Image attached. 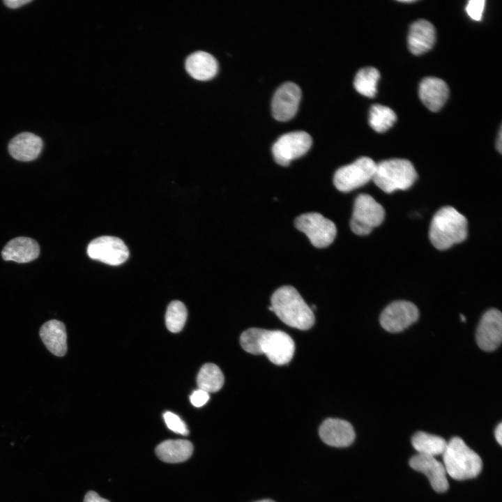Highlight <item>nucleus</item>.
<instances>
[{
	"label": "nucleus",
	"instance_id": "f257e3e1",
	"mask_svg": "<svg viewBox=\"0 0 502 502\" xmlns=\"http://www.w3.org/2000/svg\"><path fill=\"white\" fill-rule=\"evenodd\" d=\"M273 312L285 324L300 330H307L314 323V315L298 291L291 286H283L272 295Z\"/></svg>",
	"mask_w": 502,
	"mask_h": 502
},
{
	"label": "nucleus",
	"instance_id": "f03ea898",
	"mask_svg": "<svg viewBox=\"0 0 502 502\" xmlns=\"http://www.w3.org/2000/svg\"><path fill=\"white\" fill-rule=\"evenodd\" d=\"M467 220L452 206L440 208L434 215L429 231L432 244L438 250H446L464 241L467 236Z\"/></svg>",
	"mask_w": 502,
	"mask_h": 502
},
{
	"label": "nucleus",
	"instance_id": "7ed1b4c3",
	"mask_svg": "<svg viewBox=\"0 0 502 502\" xmlns=\"http://www.w3.org/2000/svg\"><path fill=\"white\" fill-rule=\"evenodd\" d=\"M442 455L447 474L455 480L475 478L482 470L480 456L459 437H454L447 442Z\"/></svg>",
	"mask_w": 502,
	"mask_h": 502
},
{
	"label": "nucleus",
	"instance_id": "20e7f679",
	"mask_svg": "<svg viewBox=\"0 0 502 502\" xmlns=\"http://www.w3.org/2000/svg\"><path fill=\"white\" fill-rule=\"evenodd\" d=\"M417 178L412 163L406 159L393 158L376 164L372 180L386 193L409 188Z\"/></svg>",
	"mask_w": 502,
	"mask_h": 502
},
{
	"label": "nucleus",
	"instance_id": "39448f33",
	"mask_svg": "<svg viewBox=\"0 0 502 502\" xmlns=\"http://www.w3.org/2000/svg\"><path fill=\"white\" fill-rule=\"evenodd\" d=\"M384 218L383 206L370 195L361 194L355 199L350 227L357 235H368L382 223Z\"/></svg>",
	"mask_w": 502,
	"mask_h": 502
},
{
	"label": "nucleus",
	"instance_id": "423d86ee",
	"mask_svg": "<svg viewBox=\"0 0 502 502\" xmlns=\"http://www.w3.org/2000/svg\"><path fill=\"white\" fill-rule=\"evenodd\" d=\"M376 163L368 157H360L353 162L339 168L334 174L336 188L343 192L360 188L372 180Z\"/></svg>",
	"mask_w": 502,
	"mask_h": 502
},
{
	"label": "nucleus",
	"instance_id": "0eeeda50",
	"mask_svg": "<svg viewBox=\"0 0 502 502\" xmlns=\"http://www.w3.org/2000/svg\"><path fill=\"white\" fill-rule=\"evenodd\" d=\"M295 226L318 248L330 245L337 234L335 223L318 213H307L299 215L295 220Z\"/></svg>",
	"mask_w": 502,
	"mask_h": 502
},
{
	"label": "nucleus",
	"instance_id": "6e6552de",
	"mask_svg": "<svg viewBox=\"0 0 502 502\" xmlns=\"http://www.w3.org/2000/svg\"><path fill=\"white\" fill-rule=\"evenodd\" d=\"M259 351V354H265L273 363L282 365L291 360L295 344L292 338L283 331L262 329Z\"/></svg>",
	"mask_w": 502,
	"mask_h": 502
},
{
	"label": "nucleus",
	"instance_id": "1a4fd4ad",
	"mask_svg": "<svg viewBox=\"0 0 502 502\" xmlns=\"http://www.w3.org/2000/svg\"><path fill=\"white\" fill-rule=\"evenodd\" d=\"M312 144L311 136L305 131H293L281 135L273 144L272 153L275 162L287 166L305 154Z\"/></svg>",
	"mask_w": 502,
	"mask_h": 502
},
{
	"label": "nucleus",
	"instance_id": "9d476101",
	"mask_svg": "<svg viewBox=\"0 0 502 502\" xmlns=\"http://www.w3.org/2000/svg\"><path fill=\"white\" fill-rule=\"evenodd\" d=\"M419 317V311L412 303L406 301H396L390 303L380 315V324L390 333H399L412 324Z\"/></svg>",
	"mask_w": 502,
	"mask_h": 502
},
{
	"label": "nucleus",
	"instance_id": "9b49d317",
	"mask_svg": "<svg viewBox=\"0 0 502 502\" xmlns=\"http://www.w3.org/2000/svg\"><path fill=\"white\" fill-rule=\"evenodd\" d=\"M87 254L93 259L117 266L127 260L129 251L121 238L104 236L93 239L89 244Z\"/></svg>",
	"mask_w": 502,
	"mask_h": 502
},
{
	"label": "nucleus",
	"instance_id": "f8f14e48",
	"mask_svg": "<svg viewBox=\"0 0 502 502\" xmlns=\"http://www.w3.org/2000/svg\"><path fill=\"white\" fill-rule=\"evenodd\" d=\"M301 98V90L295 83L287 82L275 91L271 102L273 117L280 121H287L296 114Z\"/></svg>",
	"mask_w": 502,
	"mask_h": 502
},
{
	"label": "nucleus",
	"instance_id": "ddd939ff",
	"mask_svg": "<svg viewBox=\"0 0 502 502\" xmlns=\"http://www.w3.org/2000/svg\"><path fill=\"white\" fill-rule=\"evenodd\" d=\"M476 338L478 346L483 351H492L499 347L502 338V315L499 310L490 309L483 314Z\"/></svg>",
	"mask_w": 502,
	"mask_h": 502
},
{
	"label": "nucleus",
	"instance_id": "4468645a",
	"mask_svg": "<svg viewBox=\"0 0 502 502\" xmlns=\"http://www.w3.org/2000/svg\"><path fill=\"white\" fill-rule=\"evenodd\" d=\"M409 465L413 469L424 473L436 492H443L448 489L449 485L446 469L435 457L417 454L411 458Z\"/></svg>",
	"mask_w": 502,
	"mask_h": 502
},
{
	"label": "nucleus",
	"instance_id": "2eb2a0df",
	"mask_svg": "<svg viewBox=\"0 0 502 502\" xmlns=\"http://www.w3.org/2000/svg\"><path fill=\"white\" fill-rule=\"evenodd\" d=\"M319 436L329 446L346 447L353 441L355 432L352 425L344 420L328 418L319 427Z\"/></svg>",
	"mask_w": 502,
	"mask_h": 502
},
{
	"label": "nucleus",
	"instance_id": "dca6fc26",
	"mask_svg": "<svg viewBox=\"0 0 502 502\" xmlns=\"http://www.w3.org/2000/svg\"><path fill=\"white\" fill-rule=\"evenodd\" d=\"M418 93L422 102L428 109L437 112L446 103L449 96V89L443 80L428 77L420 82Z\"/></svg>",
	"mask_w": 502,
	"mask_h": 502
},
{
	"label": "nucleus",
	"instance_id": "f3484780",
	"mask_svg": "<svg viewBox=\"0 0 502 502\" xmlns=\"http://www.w3.org/2000/svg\"><path fill=\"white\" fill-rule=\"evenodd\" d=\"M436 40V31L432 24L425 20H418L410 26L408 47L415 55L423 54L432 49Z\"/></svg>",
	"mask_w": 502,
	"mask_h": 502
},
{
	"label": "nucleus",
	"instance_id": "a211bd4d",
	"mask_svg": "<svg viewBox=\"0 0 502 502\" xmlns=\"http://www.w3.org/2000/svg\"><path fill=\"white\" fill-rule=\"evenodd\" d=\"M41 138L31 132H22L13 137L8 144L10 155L20 161L35 160L43 149Z\"/></svg>",
	"mask_w": 502,
	"mask_h": 502
},
{
	"label": "nucleus",
	"instance_id": "6ab92c4d",
	"mask_svg": "<svg viewBox=\"0 0 502 502\" xmlns=\"http://www.w3.org/2000/svg\"><path fill=\"white\" fill-rule=\"evenodd\" d=\"M39 253V245L35 240L27 237H17L10 240L4 246L1 255L6 261L27 263L36 259Z\"/></svg>",
	"mask_w": 502,
	"mask_h": 502
},
{
	"label": "nucleus",
	"instance_id": "aec40b11",
	"mask_svg": "<svg viewBox=\"0 0 502 502\" xmlns=\"http://www.w3.org/2000/svg\"><path fill=\"white\" fill-rule=\"evenodd\" d=\"M40 337L47 349L56 356L67 351V334L65 325L58 320H50L40 327Z\"/></svg>",
	"mask_w": 502,
	"mask_h": 502
},
{
	"label": "nucleus",
	"instance_id": "412c9836",
	"mask_svg": "<svg viewBox=\"0 0 502 502\" xmlns=\"http://www.w3.org/2000/svg\"><path fill=\"white\" fill-rule=\"evenodd\" d=\"M185 68L193 78L205 81L216 75L218 66L216 59L211 54L198 51L188 57Z\"/></svg>",
	"mask_w": 502,
	"mask_h": 502
},
{
	"label": "nucleus",
	"instance_id": "4be33fe9",
	"mask_svg": "<svg viewBox=\"0 0 502 502\" xmlns=\"http://www.w3.org/2000/svg\"><path fill=\"white\" fill-rule=\"evenodd\" d=\"M193 446L188 440L169 439L164 441L155 448L158 457L167 463L182 462L190 457Z\"/></svg>",
	"mask_w": 502,
	"mask_h": 502
},
{
	"label": "nucleus",
	"instance_id": "5701e85b",
	"mask_svg": "<svg viewBox=\"0 0 502 502\" xmlns=\"http://www.w3.org/2000/svg\"><path fill=\"white\" fill-rule=\"evenodd\" d=\"M411 442L418 454L432 457L442 455L447 446L443 438L424 432L416 433Z\"/></svg>",
	"mask_w": 502,
	"mask_h": 502
},
{
	"label": "nucleus",
	"instance_id": "b1692460",
	"mask_svg": "<svg viewBox=\"0 0 502 502\" xmlns=\"http://www.w3.org/2000/svg\"><path fill=\"white\" fill-rule=\"evenodd\" d=\"M199 389L207 393L218 391L224 384V375L218 366L213 363L204 365L197 377Z\"/></svg>",
	"mask_w": 502,
	"mask_h": 502
},
{
	"label": "nucleus",
	"instance_id": "393cba45",
	"mask_svg": "<svg viewBox=\"0 0 502 502\" xmlns=\"http://www.w3.org/2000/svg\"><path fill=\"white\" fill-rule=\"evenodd\" d=\"M380 78V73L374 67L361 68L356 73L353 86L355 89L361 95L373 98L377 92V83Z\"/></svg>",
	"mask_w": 502,
	"mask_h": 502
},
{
	"label": "nucleus",
	"instance_id": "a878e982",
	"mask_svg": "<svg viewBox=\"0 0 502 502\" xmlns=\"http://www.w3.org/2000/svg\"><path fill=\"white\" fill-rule=\"evenodd\" d=\"M397 120V115L390 107L379 104L370 109L369 123L377 132H384L390 128Z\"/></svg>",
	"mask_w": 502,
	"mask_h": 502
},
{
	"label": "nucleus",
	"instance_id": "bb28decb",
	"mask_svg": "<svg viewBox=\"0 0 502 502\" xmlns=\"http://www.w3.org/2000/svg\"><path fill=\"white\" fill-rule=\"evenodd\" d=\"M187 314L186 307L182 302L179 301L171 302L165 314V324L167 329L172 333L181 331L185 325Z\"/></svg>",
	"mask_w": 502,
	"mask_h": 502
},
{
	"label": "nucleus",
	"instance_id": "cd10ccee",
	"mask_svg": "<svg viewBox=\"0 0 502 502\" xmlns=\"http://www.w3.org/2000/svg\"><path fill=\"white\" fill-rule=\"evenodd\" d=\"M163 418L167 427L175 433L188 435L189 430L183 420L176 414L166 411Z\"/></svg>",
	"mask_w": 502,
	"mask_h": 502
},
{
	"label": "nucleus",
	"instance_id": "c85d7f7f",
	"mask_svg": "<svg viewBox=\"0 0 502 502\" xmlns=\"http://www.w3.org/2000/svg\"><path fill=\"white\" fill-rule=\"evenodd\" d=\"M485 1L470 0L466 6L468 15L476 21H480L485 8Z\"/></svg>",
	"mask_w": 502,
	"mask_h": 502
},
{
	"label": "nucleus",
	"instance_id": "c756f323",
	"mask_svg": "<svg viewBox=\"0 0 502 502\" xmlns=\"http://www.w3.org/2000/svg\"><path fill=\"white\" fill-rule=\"evenodd\" d=\"M190 400L193 406L196 407H201L209 400V394L208 393L199 388L192 393L190 397Z\"/></svg>",
	"mask_w": 502,
	"mask_h": 502
},
{
	"label": "nucleus",
	"instance_id": "7c9ffc66",
	"mask_svg": "<svg viewBox=\"0 0 502 502\" xmlns=\"http://www.w3.org/2000/svg\"><path fill=\"white\" fill-rule=\"evenodd\" d=\"M83 502H109L108 500L102 498L94 491H89L84 499Z\"/></svg>",
	"mask_w": 502,
	"mask_h": 502
},
{
	"label": "nucleus",
	"instance_id": "2f4dec72",
	"mask_svg": "<svg viewBox=\"0 0 502 502\" xmlns=\"http://www.w3.org/2000/svg\"><path fill=\"white\" fill-rule=\"evenodd\" d=\"M31 0H5L4 3L10 8H17L31 2Z\"/></svg>",
	"mask_w": 502,
	"mask_h": 502
},
{
	"label": "nucleus",
	"instance_id": "473e14b6",
	"mask_svg": "<svg viewBox=\"0 0 502 502\" xmlns=\"http://www.w3.org/2000/svg\"><path fill=\"white\" fill-rule=\"evenodd\" d=\"M494 436L496 438V440L497 442L501 445L502 444V424L500 423L498 426L496 427L495 432H494Z\"/></svg>",
	"mask_w": 502,
	"mask_h": 502
},
{
	"label": "nucleus",
	"instance_id": "72a5a7b5",
	"mask_svg": "<svg viewBox=\"0 0 502 502\" xmlns=\"http://www.w3.org/2000/svg\"><path fill=\"white\" fill-rule=\"evenodd\" d=\"M502 137H501V130L499 131V135L498 137V140L496 142V148L499 150L500 153H501V146H502Z\"/></svg>",
	"mask_w": 502,
	"mask_h": 502
},
{
	"label": "nucleus",
	"instance_id": "f704fd0d",
	"mask_svg": "<svg viewBox=\"0 0 502 502\" xmlns=\"http://www.w3.org/2000/svg\"><path fill=\"white\" fill-rule=\"evenodd\" d=\"M256 502H275V501L273 500H271V499H264V500H261V501H256Z\"/></svg>",
	"mask_w": 502,
	"mask_h": 502
},
{
	"label": "nucleus",
	"instance_id": "c9c22d12",
	"mask_svg": "<svg viewBox=\"0 0 502 502\" xmlns=\"http://www.w3.org/2000/svg\"><path fill=\"white\" fill-rule=\"evenodd\" d=\"M460 319H461V320H462V321H464V322L466 321V317H465L464 315L462 314H460Z\"/></svg>",
	"mask_w": 502,
	"mask_h": 502
}]
</instances>
